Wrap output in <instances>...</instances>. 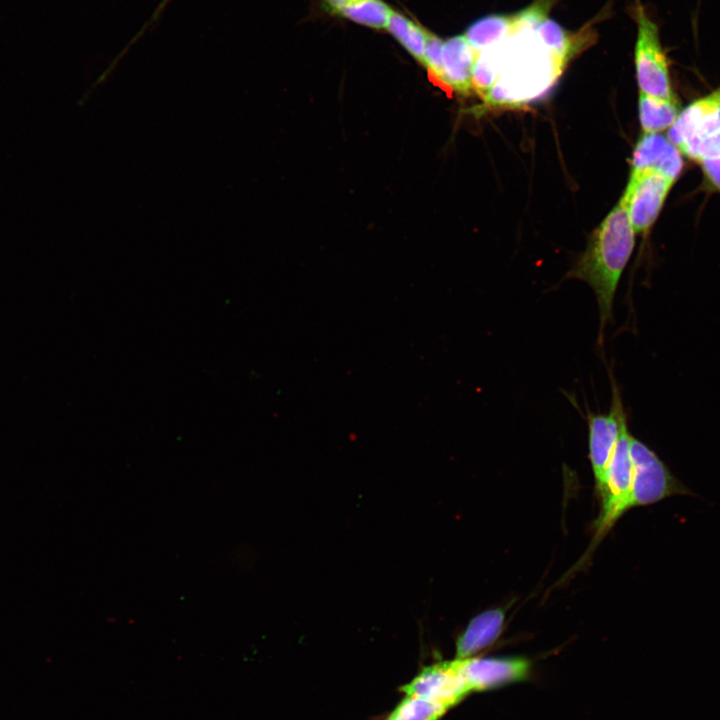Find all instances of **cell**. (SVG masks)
I'll list each match as a JSON object with an SVG mask.
<instances>
[{"mask_svg":"<svg viewBox=\"0 0 720 720\" xmlns=\"http://www.w3.org/2000/svg\"><path fill=\"white\" fill-rule=\"evenodd\" d=\"M457 667L471 691H484L527 678L530 663L522 657H469L456 659Z\"/></svg>","mask_w":720,"mask_h":720,"instance_id":"cell-10","label":"cell"},{"mask_svg":"<svg viewBox=\"0 0 720 720\" xmlns=\"http://www.w3.org/2000/svg\"><path fill=\"white\" fill-rule=\"evenodd\" d=\"M534 32L539 42L563 66L576 51V40L554 20L546 17L537 24Z\"/></svg>","mask_w":720,"mask_h":720,"instance_id":"cell-16","label":"cell"},{"mask_svg":"<svg viewBox=\"0 0 720 720\" xmlns=\"http://www.w3.org/2000/svg\"><path fill=\"white\" fill-rule=\"evenodd\" d=\"M507 39L500 44L498 77L483 96L493 105H512L533 99L553 83L563 68L539 42L534 30L530 39H517L514 48L509 41L512 49Z\"/></svg>","mask_w":720,"mask_h":720,"instance_id":"cell-2","label":"cell"},{"mask_svg":"<svg viewBox=\"0 0 720 720\" xmlns=\"http://www.w3.org/2000/svg\"><path fill=\"white\" fill-rule=\"evenodd\" d=\"M673 181L653 170H632L620 202L635 233L647 231L657 219Z\"/></svg>","mask_w":720,"mask_h":720,"instance_id":"cell-7","label":"cell"},{"mask_svg":"<svg viewBox=\"0 0 720 720\" xmlns=\"http://www.w3.org/2000/svg\"><path fill=\"white\" fill-rule=\"evenodd\" d=\"M637 39L634 49L636 79L640 93L664 100L674 99L669 66L657 24L636 1Z\"/></svg>","mask_w":720,"mask_h":720,"instance_id":"cell-6","label":"cell"},{"mask_svg":"<svg viewBox=\"0 0 720 720\" xmlns=\"http://www.w3.org/2000/svg\"><path fill=\"white\" fill-rule=\"evenodd\" d=\"M478 53L463 35L453 36L443 45V81L451 89L468 93Z\"/></svg>","mask_w":720,"mask_h":720,"instance_id":"cell-13","label":"cell"},{"mask_svg":"<svg viewBox=\"0 0 720 720\" xmlns=\"http://www.w3.org/2000/svg\"><path fill=\"white\" fill-rule=\"evenodd\" d=\"M360 0H325L330 8L338 11L344 7L350 6Z\"/></svg>","mask_w":720,"mask_h":720,"instance_id":"cell-21","label":"cell"},{"mask_svg":"<svg viewBox=\"0 0 720 720\" xmlns=\"http://www.w3.org/2000/svg\"><path fill=\"white\" fill-rule=\"evenodd\" d=\"M679 113L675 99H658L642 93L639 95V120L643 133H660L669 129Z\"/></svg>","mask_w":720,"mask_h":720,"instance_id":"cell-15","label":"cell"},{"mask_svg":"<svg viewBox=\"0 0 720 720\" xmlns=\"http://www.w3.org/2000/svg\"><path fill=\"white\" fill-rule=\"evenodd\" d=\"M632 170H653L673 182L683 168L681 151L660 133H643L633 150Z\"/></svg>","mask_w":720,"mask_h":720,"instance_id":"cell-11","label":"cell"},{"mask_svg":"<svg viewBox=\"0 0 720 720\" xmlns=\"http://www.w3.org/2000/svg\"><path fill=\"white\" fill-rule=\"evenodd\" d=\"M386 720H393L390 716Z\"/></svg>","mask_w":720,"mask_h":720,"instance_id":"cell-22","label":"cell"},{"mask_svg":"<svg viewBox=\"0 0 720 720\" xmlns=\"http://www.w3.org/2000/svg\"><path fill=\"white\" fill-rule=\"evenodd\" d=\"M387 28L417 61L424 64L426 29L394 10L391 11Z\"/></svg>","mask_w":720,"mask_h":720,"instance_id":"cell-17","label":"cell"},{"mask_svg":"<svg viewBox=\"0 0 720 720\" xmlns=\"http://www.w3.org/2000/svg\"><path fill=\"white\" fill-rule=\"evenodd\" d=\"M447 708L418 697L406 696L389 715L393 720H439Z\"/></svg>","mask_w":720,"mask_h":720,"instance_id":"cell-19","label":"cell"},{"mask_svg":"<svg viewBox=\"0 0 720 720\" xmlns=\"http://www.w3.org/2000/svg\"><path fill=\"white\" fill-rule=\"evenodd\" d=\"M710 183L720 191V156L699 162Z\"/></svg>","mask_w":720,"mask_h":720,"instance_id":"cell-20","label":"cell"},{"mask_svg":"<svg viewBox=\"0 0 720 720\" xmlns=\"http://www.w3.org/2000/svg\"><path fill=\"white\" fill-rule=\"evenodd\" d=\"M630 451L633 482L624 506L625 513L631 508L655 504L674 495L695 496L649 446L633 435Z\"/></svg>","mask_w":720,"mask_h":720,"instance_id":"cell-5","label":"cell"},{"mask_svg":"<svg viewBox=\"0 0 720 720\" xmlns=\"http://www.w3.org/2000/svg\"><path fill=\"white\" fill-rule=\"evenodd\" d=\"M392 9L382 0H360L337 12L356 23L374 28H387Z\"/></svg>","mask_w":720,"mask_h":720,"instance_id":"cell-18","label":"cell"},{"mask_svg":"<svg viewBox=\"0 0 720 720\" xmlns=\"http://www.w3.org/2000/svg\"><path fill=\"white\" fill-rule=\"evenodd\" d=\"M667 138L692 160L720 156V89L680 111Z\"/></svg>","mask_w":720,"mask_h":720,"instance_id":"cell-3","label":"cell"},{"mask_svg":"<svg viewBox=\"0 0 720 720\" xmlns=\"http://www.w3.org/2000/svg\"><path fill=\"white\" fill-rule=\"evenodd\" d=\"M631 435L626 413L623 410L620 415L618 440L607 466L603 484L598 491L600 512L594 524L595 533L589 551L597 546L625 513L624 506L633 482V462L630 451Z\"/></svg>","mask_w":720,"mask_h":720,"instance_id":"cell-4","label":"cell"},{"mask_svg":"<svg viewBox=\"0 0 720 720\" xmlns=\"http://www.w3.org/2000/svg\"><path fill=\"white\" fill-rule=\"evenodd\" d=\"M612 401L608 413H593L587 408L588 457L597 491L601 488L605 472L619 436L620 415L624 410L620 391L611 375Z\"/></svg>","mask_w":720,"mask_h":720,"instance_id":"cell-8","label":"cell"},{"mask_svg":"<svg viewBox=\"0 0 720 720\" xmlns=\"http://www.w3.org/2000/svg\"><path fill=\"white\" fill-rule=\"evenodd\" d=\"M635 231L619 203L593 232L584 253L569 271V278L586 282L594 291L599 308V345L604 329L612 321L617 287L635 244Z\"/></svg>","mask_w":720,"mask_h":720,"instance_id":"cell-1","label":"cell"},{"mask_svg":"<svg viewBox=\"0 0 720 720\" xmlns=\"http://www.w3.org/2000/svg\"><path fill=\"white\" fill-rule=\"evenodd\" d=\"M516 29L515 15H490L472 23L464 36L472 48L479 53L502 43Z\"/></svg>","mask_w":720,"mask_h":720,"instance_id":"cell-14","label":"cell"},{"mask_svg":"<svg viewBox=\"0 0 720 720\" xmlns=\"http://www.w3.org/2000/svg\"><path fill=\"white\" fill-rule=\"evenodd\" d=\"M400 691L406 696L422 698L447 709L461 702L469 693L457 667L456 659L427 666Z\"/></svg>","mask_w":720,"mask_h":720,"instance_id":"cell-9","label":"cell"},{"mask_svg":"<svg viewBox=\"0 0 720 720\" xmlns=\"http://www.w3.org/2000/svg\"><path fill=\"white\" fill-rule=\"evenodd\" d=\"M505 622L503 608L481 612L470 620L456 643V659H465L492 645L501 635Z\"/></svg>","mask_w":720,"mask_h":720,"instance_id":"cell-12","label":"cell"}]
</instances>
